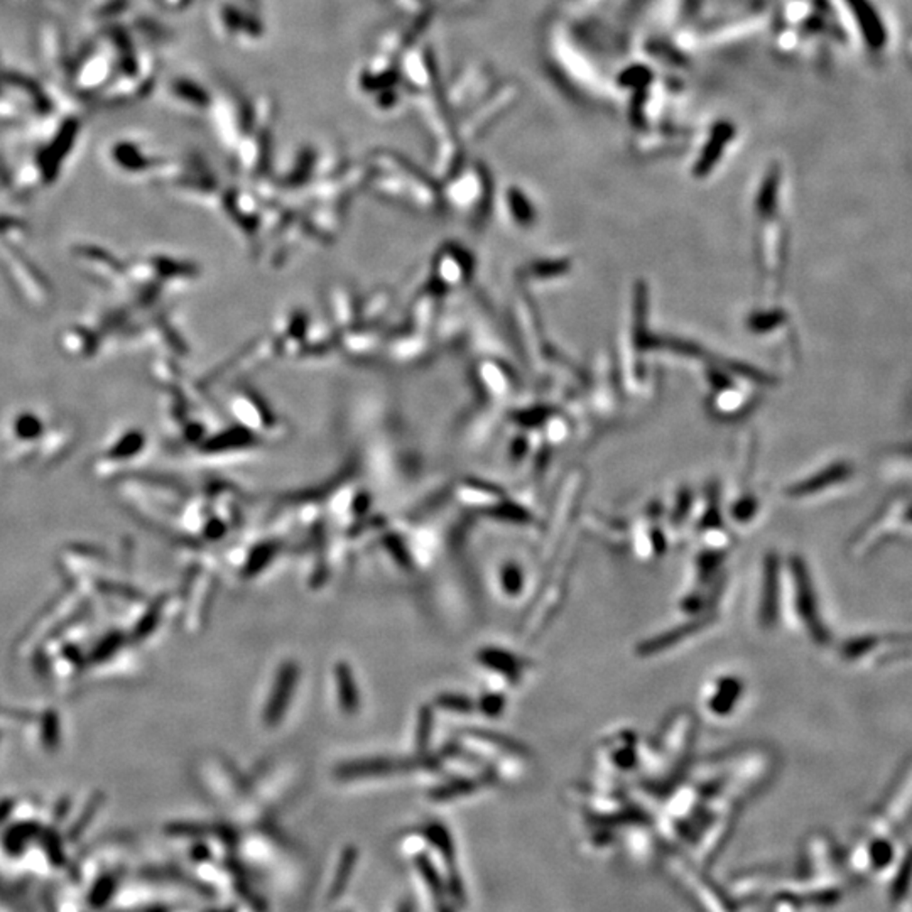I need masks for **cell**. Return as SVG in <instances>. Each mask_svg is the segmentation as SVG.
I'll list each match as a JSON object with an SVG mask.
<instances>
[{"instance_id":"obj_1","label":"cell","mask_w":912,"mask_h":912,"mask_svg":"<svg viewBox=\"0 0 912 912\" xmlns=\"http://www.w3.org/2000/svg\"><path fill=\"white\" fill-rule=\"evenodd\" d=\"M842 659L865 669L894 667L912 663V636L896 632H867L850 637L840 649Z\"/></svg>"},{"instance_id":"obj_2","label":"cell","mask_w":912,"mask_h":912,"mask_svg":"<svg viewBox=\"0 0 912 912\" xmlns=\"http://www.w3.org/2000/svg\"><path fill=\"white\" fill-rule=\"evenodd\" d=\"M787 573L791 582L795 613L799 624L816 646H828L832 642V630L821 613L818 591L813 582V574L809 573L806 561L799 556L789 558Z\"/></svg>"},{"instance_id":"obj_3","label":"cell","mask_w":912,"mask_h":912,"mask_svg":"<svg viewBox=\"0 0 912 912\" xmlns=\"http://www.w3.org/2000/svg\"><path fill=\"white\" fill-rule=\"evenodd\" d=\"M573 560L574 554H568L564 560H560V566L556 568L553 578L543 590V595L535 603V610L529 615V622H526V638L535 637L539 632H543L560 610L564 593L568 590L570 572L573 570L572 568Z\"/></svg>"},{"instance_id":"obj_4","label":"cell","mask_w":912,"mask_h":912,"mask_svg":"<svg viewBox=\"0 0 912 912\" xmlns=\"http://www.w3.org/2000/svg\"><path fill=\"white\" fill-rule=\"evenodd\" d=\"M696 735V720L691 712L681 710L665 720L659 737L656 739V756L665 757L667 764L683 762L690 756Z\"/></svg>"},{"instance_id":"obj_5","label":"cell","mask_w":912,"mask_h":912,"mask_svg":"<svg viewBox=\"0 0 912 912\" xmlns=\"http://www.w3.org/2000/svg\"><path fill=\"white\" fill-rule=\"evenodd\" d=\"M582 489H583V475H582V471H574L568 483L563 485L561 498L556 504V512H553V517L547 526L544 544H543V558L544 560H553L554 553L558 551V546L566 535V529L573 517L574 506L578 502L576 498H578Z\"/></svg>"},{"instance_id":"obj_6","label":"cell","mask_w":912,"mask_h":912,"mask_svg":"<svg viewBox=\"0 0 912 912\" xmlns=\"http://www.w3.org/2000/svg\"><path fill=\"white\" fill-rule=\"evenodd\" d=\"M781 558L768 553L762 564V587L758 600V626L770 630L777 626L781 613Z\"/></svg>"},{"instance_id":"obj_7","label":"cell","mask_w":912,"mask_h":912,"mask_svg":"<svg viewBox=\"0 0 912 912\" xmlns=\"http://www.w3.org/2000/svg\"><path fill=\"white\" fill-rule=\"evenodd\" d=\"M715 624V615L712 613H702L698 615L696 619L690 620L688 624L684 626L673 627L669 630H665L663 634L656 636V637L647 638L644 642H640L637 647V654L640 657H652V656H657L661 652L669 651L671 647L678 646L681 642L688 640V638L693 637L694 634H700V632H704L706 628Z\"/></svg>"},{"instance_id":"obj_8","label":"cell","mask_w":912,"mask_h":912,"mask_svg":"<svg viewBox=\"0 0 912 912\" xmlns=\"http://www.w3.org/2000/svg\"><path fill=\"white\" fill-rule=\"evenodd\" d=\"M743 694V683L735 676H723L713 683V690L708 694V710L712 715L725 718L730 715L735 706L740 702Z\"/></svg>"},{"instance_id":"obj_9","label":"cell","mask_w":912,"mask_h":912,"mask_svg":"<svg viewBox=\"0 0 912 912\" xmlns=\"http://www.w3.org/2000/svg\"><path fill=\"white\" fill-rule=\"evenodd\" d=\"M850 7L855 11V21L857 26L861 31L863 38H867V44L872 50H882L887 44V31L882 19H877V13L873 9L872 4L869 0H848Z\"/></svg>"},{"instance_id":"obj_10","label":"cell","mask_w":912,"mask_h":912,"mask_svg":"<svg viewBox=\"0 0 912 912\" xmlns=\"http://www.w3.org/2000/svg\"><path fill=\"white\" fill-rule=\"evenodd\" d=\"M601 756L610 760L619 769H628L637 764V735L632 731H620L607 739L601 747Z\"/></svg>"},{"instance_id":"obj_11","label":"cell","mask_w":912,"mask_h":912,"mask_svg":"<svg viewBox=\"0 0 912 912\" xmlns=\"http://www.w3.org/2000/svg\"><path fill=\"white\" fill-rule=\"evenodd\" d=\"M479 659L485 667L498 673L502 678L508 679L510 683H519L524 675L529 671L527 661L517 657L516 654L507 651H498V649H485L479 654Z\"/></svg>"},{"instance_id":"obj_12","label":"cell","mask_w":912,"mask_h":912,"mask_svg":"<svg viewBox=\"0 0 912 912\" xmlns=\"http://www.w3.org/2000/svg\"><path fill=\"white\" fill-rule=\"evenodd\" d=\"M294 683H296V667H294V665H284L281 669V673L277 675L273 698L269 700V704H267L265 713H264V718H265V721L269 725L277 723L279 718L283 715V712L286 710V706L289 704V698L293 694Z\"/></svg>"},{"instance_id":"obj_13","label":"cell","mask_w":912,"mask_h":912,"mask_svg":"<svg viewBox=\"0 0 912 912\" xmlns=\"http://www.w3.org/2000/svg\"><path fill=\"white\" fill-rule=\"evenodd\" d=\"M735 137V131L731 127V124L729 122H720L713 131L710 134L708 137V143L704 145V151H702V156L698 159V164H696V170L694 172L696 174H706L708 171L712 170L715 164H717L718 159L723 154V147L727 144L731 143Z\"/></svg>"},{"instance_id":"obj_14","label":"cell","mask_w":912,"mask_h":912,"mask_svg":"<svg viewBox=\"0 0 912 912\" xmlns=\"http://www.w3.org/2000/svg\"><path fill=\"white\" fill-rule=\"evenodd\" d=\"M335 678H337V684H339L340 700H341L343 708L349 712H355L358 706V691H357L353 675L350 673V667L347 665H337Z\"/></svg>"},{"instance_id":"obj_15","label":"cell","mask_w":912,"mask_h":912,"mask_svg":"<svg viewBox=\"0 0 912 912\" xmlns=\"http://www.w3.org/2000/svg\"><path fill=\"white\" fill-rule=\"evenodd\" d=\"M502 588L507 593V597H519L524 590V573L516 563H508L504 566L502 573Z\"/></svg>"},{"instance_id":"obj_16","label":"cell","mask_w":912,"mask_h":912,"mask_svg":"<svg viewBox=\"0 0 912 912\" xmlns=\"http://www.w3.org/2000/svg\"><path fill=\"white\" fill-rule=\"evenodd\" d=\"M757 510H758V502H757L756 498L745 497V498H740L733 506L731 516H733L735 521L749 522L756 517Z\"/></svg>"},{"instance_id":"obj_17","label":"cell","mask_w":912,"mask_h":912,"mask_svg":"<svg viewBox=\"0 0 912 912\" xmlns=\"http://www.w3.org/2000/svg\"><path fill=\"white\" fill-rule=\"evenodd\" d=\"M504 706H506V700H504V696H498V694H489V696H485V698H483L482 708L483 712H485L487 715H494V717H496L498 713H502Z\"/></svg>"},{"instance_id":"obj_18","label":"cell","mask_w":912,"mask_h":912,"mask_svg":"<svg viewBox=\"0 0 912 912\" xmlns=\"http://www.w3.org/2000/svg\"><path fill=\"white\" fill-rule=\"evenodd\" d=\"M442 704L444 708L455 710V712H470L471 710V703L463 696H443Z\"/></svg>"}]
</instances>
